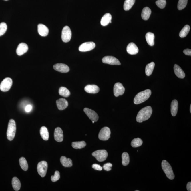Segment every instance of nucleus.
Returning a JSON list of instances; mask_svg holds the SVG:
<instances>
[{"mask_svg":"<svg viewBox=\"0 0 191 191\" xmlns=\"http://www.w3.org/2000/svg\"><path fill=\"white\" fill-rule=\"evenodd\" d=\"M153 110L151 107L148 106L144 107L138 112L136 117L137 121L141 123L148 120L151 116Z\"/></svg>","mask_w":191,"mask_h":191,"instance_id":"f257e3e1","label":"nucleus"},{"mask_svg":"<svg viewBox=\"0 0 191 191\" xmlns=\"http://www.w3.org/2000/svg\"><path fill=\"white\" fill-rule=\"evenodd\" d=\"M151 93V91L149 89L139 92L134 98V104H138L145 102L150 98Z\"/></svg>","mask_w":191,"mask_h":191,"instance_id":"f03ea898","label":"nucleus"},{"mask_svg":"<svg viewBox=\"0 0 191 191\" xmlns=\"http://www.w3.org/2000/svg\"><path fill=\"white\" fill-rule=\"evenodd\" d=\"M16 132L15 122L13 119H10L9 122L7 131V137L10 141L14 139Z\"/></svg>","mask_w":191,"mask_h":191,"instance_id":"7ed1b4c3","label":"nucleus"},{"mask_svg":"<svg viewBox=\"0 0 191 191\" xmlns=\"http://www.w3.org/2000/svg\"><path fill=\"white\" fill-rule=\"evenodd\" d=\"M162 170L168 178L172 180L174 178V174L170 164L166 160H163L162 163Z\"/></svg>","mask_w":191,"mask_h":191,"instance_id":"20e7f679","label":"nucleus"},{"mask_svg":"<svg viewBox=\"0 0 191 191\" xmlns=\"http://www.w3.org/2000/svg\"><path fill=\"white\" fill-rule=\"evenodd\" d=\"M92 155L96 158L98 162H102L106 159L108 153L105 150H99L96 151L92 153Z\"/></svg>","mask_w":191,"mask_h":191,"instance_id":"39448f33","label":"nucleus"},{"mask_svg":"<svg viewBox=\"0 0 191 191\" xmlns=\"http://www.w3.org/2000/svg\"><path fill=\"white\" fill-rule=\"evenodd\" d=\"M13 84V80L9 77L4 79L0 84V89L3 92H7L10 90Z\"/></svg>","mask_w":191,"mask_h":191,"instance_id":"423d86ee","label":"nucleus"},{"mask_svg":"<svg viewBox=\"0 0 191 191\" xmlns=\"http://www.w3.org/2000/svg\"><path fill=\"white\" fill-rule=\"evenodd\" d=\"M48 164L45 161H41L37 165V170L39 174L42 177H44L46 176L47 169Z\"/></svg>","mask_w":191,"mask_h":191,"instance_id":"0eeeda50","label":"nucleus"},{"mask_svg":"<svg viewBox=\"0 0 191 191\" xmlns=\"http://www.w3.org/2000/svg\"><path fill=\"white\" fill-rule=\"evenodd\" d=\"M110 129L107 127H104L100 131L98 134V138L102 141H107L110 138Z\"/></svg>","mask_w":191,"mask_h":191,"instance_id":"6e6552de","label":"nucleus"},{"mask_svg":"<svg viewBox=\"0 0 191 191\" xmlns=\"http://www.w3.org/2000/svg\"><path fill=\"white\" fill-rule=\"evenodd\" d=\"M71 32L70 28L68 26L64 27L62 29L61 38L63 41L67 43L71 40Z\"/></svg>","mask_w":191,"mask_h":191,"instance_id":"1a4fd4ad","label":"nucleus"},{"mask_svg":"<svg viewBox=\"0 0 191 191\" xmlns=\"http://www.w3.org/2000/svg\"><path fill=\"white\" fill-rule=\"evenodd\" d=\"M96 44L93 42H88L83 43L79 48V50L81 52H87L92 50L94 49Z\"/></svg>","mask_w":191,"mask_h":191,"instance_id":"9d476101","label":"nucleus"},{"mask_svg":"<svg viewBox=\"0 0 191 191\" xmlns=\"http://www.w3.org/2000/svg\"><path fill=\"white\" fill-rule=\"evenodd\" d=\"M104 63L110 65H120L121 63L118 59L112 56H106L102 59Z\"/></svg>","mask_w":191,"mask_h":191,"instance_id":"9b49d317","label":"nucleus"},{"mask_svg":"<svg viewBox=\"0 0 191 191\" xmlns=\"http://www.w3.org/2000/svg\"><path fill=\"white\" fill-rule=\"evenodd\" d=\"M125 88L122 83H116L114 86V94L115 96L118 97L120 95H122L124 93Z\"/></svg>","mask_w":191,"mask_h":191,"instance_id":"f8f14e48","label":"nucleus"},{"mask_svg":"<svg viewBox=\"0 0 191 191\" xmlns=\"http://www.w3.org/2000/svg\"><path fill=\"white\" fill-rule=\"evenodd\" d=\"M83 111L92 121L96 122L98 120L99 116L94 110L88 108H85L83 109Z\"/></svg>","mask_w":191,"mask_h":191,"instance_id":"ddd939ff","label":"nucleus"},{"mask_svg":"<svg viewBox=\"0 0 191 191\" xmlns=\"http://www.w3.org/2000/svg\"><path fill=\"white\" fill-rule=\"evenodd\" d=\"M53 68L56 71L61 73H66L69 71L68 65L63 63H57L53 65Z\"/></svg>","mask_w":191,"mask_h":191,"instance_id":"4468645a","label":"nucleus"},{"mask_svg":"<svg viewBox=\"0 0 191 191\" xmlns=\"http://www.w3.org/2000/svg\"><path fill=\"white\" fill-rule=\"evenodd\" d=\"M54 136L55 140L58 142H62L63 141V132L60 128L57 127L55 129Z\"/></svg>","mask_w":191,"mask_h":191,"instance_id":"2eb2a0df","label":"nucleus"},{"mask_svg":"<svg viewBox=\"0 0 191 191\" xmlns=\"http://www.w3.org/2000/svg\"><path fill=\"white\" fill-rule=\"evenodd\" d=\"M28 49L27 44L25 43H21L16 49V53L19 56H21L28 51Z\"/></svg>","mask_w":191,"mask_h":191,"instance_id":"dca6fc26","label":"nucleus"},{"mask_svg":"<svg viewBox=\"0 0 191 191\" xmlns=\"http://www.w3.org/2000/svg\"><path fill=\"white\" fill-rule=\"evenodd\" d=\"M127 51L129 54L134 55L138 53L139 50L136 45L133 43H131L127 47Z\"/></svg>","mask_w":191,"mask_h":191,"instance_id":"f3484780","label":"nucleus"},{"mask_svg":"<svg viewBox=\"0 0 191 191\" xmlns=\"http://www.w3.org/2000/svg\"><path fill=\"white\" fill-rule=\"evenodd\" d=\"M56 104L59 110H62L65 109L68 106V101L65 98H61L56 101Z\"/></svg>","mask_w":191,"mask_h":191,"instance_id":"a211bd4d","label":"nucleus"},{"mask_svg":"<svg viewBox=\"0 0 191 191\" xmlns=\"http://www.w3.org/2000/svg\"><path fill=\"white\" fill-rule=\"evenodd\" d=\"M84 89L86 92L89 93H97L100 91L99 87L95 85H87L85 87Z\"/></svg>","mask_w":191,"mask_h":191,"instance_id":"6ab92c4d","label":"nucleus"},{"mask_svg":"<svg viewBox=\"0 0 191 191\" xmlns=\"http://www.w3.org/2000/svg\"><path fill=\"white\" fill-rule=\"evenodd\" d=\"M38 33L42 37H46L49 33L48 28L45 25L39 24L38 25Z\"/></svg>","mask_w":191,"mask_h":191,"instance_id":"aec40b11","label":"nucleus"},{"mask_svg":"<svg viewBox=\"0 0 191 191\" xmlns=\"http://www.w3.org/2000/svg\"><path fill=\"white\" fill-rule=\"evenodd\" d=\"M174 73L179 78L183 79L185 77V74L184 71L178 65L175 64L174 66Z\"/></svg>","mask_w":191,"mask_h":191,"instance_id":"412c9836","label":"nucleus"},{"mask_svg":"<svg viewBox=\"0 0 191 191\" xmlns=\"http://www.w3.org/2000/svg\"><path fill=\"white\" fill-rule=\"evenodd\" d=\"M172 115L174 116L176 115L178 108V104L177 100H174L172 101L171 106Z\"/></svg>","mask_w":191,"mask_h":191,"instance_id":"4be33fe9","label":"nucleus"},{"mask_svg":"<svg viewBox=\"0 0 191 191\" xmlns=\"http://www.w3.org/2000/svg\"><path fill=\"white\" fill-rule=\"evenodd\" d=\"M112 20L111 15L110 13H107L103 16L101 21V25L103 26H107L111 21Z\"/></svg>","mask_w":191,"mask_h":191,"instance_id":"5701e85b","label":"nucleus"},{"mask_svg":"<svg viewBox=\"0 0 191 191\" xmlns=\"http://www.w3.org/2000/svg\"><path fill=\"white\" fill-rule=\"evenodd\" d=\"M151 14V10L148 7H145L143 9L142 12V18L143 20H147L150 18Z\"/></svg>","mask_w":191,"mask_h":191,"instance_id":"b1692460","label":"nucleus"},{"mask_svg":"<svg viewBox=\"0 0 191 191\" xmlns=\"http://www.w3.org/2000/svg\"><path fill=\"white\" fill-rule=\"evenodd\" d=\"M60 162L62 165L65 167H71L72 166V161L69 158H67L65 156H62L60 158Z\"/></svg>","mask_w":191,"mask_h":191,"instance_id":"393cba45","label":"nucleus"},{"mask_svg":"<svg viewBox=\"0 0 191 191\" xmlns=\"http://www.w3.org/2000/svg\"><path fill=\"white\" fill-rule=\"evenodd\" d=\"M154 34L151 32H148L146 34V39L148 44L150 46H153L154 45Z\"/></svg>","mask_w":191,"mask_h":191,"instance_id":"a878e982","label":"nucleus"},{"mask_svg":"<svg viewBox=\"0 0 191 191\" xmlns=\"http://www.w3.org/2000/svg\"><path fill=\"white\" fill-rule=\"evenodd\" d=\"M40 134L42 138L45 141H47L49 138V133L47 128L45 126H43L40 129Z\"/></svg>","mask_w":191,"mask_h":191,"instance_id":"bb28decb","label":"nucleus"},{"mask_svg":"<svg viewBox=\"0 0 191 191\" xmlns=\"http://www.w3.org/2000/svg\"><path fill=\"white\" fill-rule=\"evenodd\" d=\"M12 184L14 190L15 191H19L20 190L21 184L20 180L16 177H14L12 179Z\"/></svg>","mask_w":191,"mask_h":191,"instance_id":"cd10ccee","label":"nucleus"},{"mask_svg":"<svg viewBox=\"0 0 191 191\" xmlns=\"http://www.w3.org/2000/svg\"><path fill=\"white\" fill-rule=\"evenodd\" d=\"M155 67V63L154 62H151L146 65L145 72L146 75L150 76L152 73Z\"/></svg>","mask_w":191,"mask_h":191,"instance_id":"c85d7f7f","label":"nucleus"},{"mask_svg":"<svg viewBox=\"0 0 191 191\" xmlns=\"http://www.w3.org/2000/svg\"><path fill=\"white\" fill-rule=\"evenodd\" d=\"M135 0H125L124 4V9L125 11H128L132 8L135 4Z\"/></svg>","mask_w":191,"mask_h":191,"instance_id":"c756f323","label":"nucleus"},{"mask_svg":"<svg viewBox=\"0 0 191 191\" xmlns=\"http://www.w3.org/2000/svg\"><path fill=\"white\" fill-rule=\"evenodd\" d=\"M190 29V27L188 25H186L181 30L179 34V36L182 38H184L188 34Z\"/></svg>","mask_w":191,"mask_h":191,"instance_id":"7c9ffc66","label":"nucleus"},{"mask_svg":"<svg viewBox=\"0 0 191 191\" xmlns=\"http://www.w3.org/2000/svg\"><path fill=\"white\" fill-rule=\"evenodd\" d=\"M86 143L84 141L74 142L72 143V146L75 149H81L83 148L86 146Z\"/></svg>","mask_w":191,"mask_h":191,"instance_id":"2f4dec72","label":"nucleus"},{"mask_svg":"<svg viewBox=\"0 0 191 191\" xmlns=\"http://www.w3.org/2000/svg\"><path fill=\"white\" fill-rule=\"evenodd\" d=\"M19 164L21 168L23 170L25 171H27L28 169V164L27 162L24 157L21 158L19 159Z\"/></svg>","mask_w":191,"mask_h":191,"instance_id":"473e14b6","label":"nucleus"},{"mask_svg":"<svg viewBox=\"0 0 191 191\" xmlns=\"http://www.w3.org/2000/svg\"><path fill=\"white\" fill-rule=\"evenodd\" d=\"M59 95L64 97H68L71 95L69 90L65 87H61L59 89Z\"/></svg>","mask_w":191,"mask_h":191,"instance_id":"72a5a7b5","label":"nucleus"},{"mask_svg":"<svg viewBox=\"0 0 191 191\" xmlns=\"http://www.w3.org/2000/svg\"><path fill=\"white\" fill-rule=\"evenodd\" d=\"M122 163L124 166H126L129 164L130 157L129 154L126 152H124L122 155Z\"/></svg>","mask_w":191,"mask_h":191,"instance_id":"f704fd0d","label":"nucleus"},{"mask_svg":"<svg viewBox=\"0 0 191 191\" xmlns=\"http://www.w3.org/2000/svg\"><path fill=\"white\" fill-rule=\"evenodd\" d=\"M142 140L141 138H137L134 139L131 142V146L134 148L138 147L142 145Z\"/></svg>","mask_w":191,"mask_h":191,"instance_id":"c9c22d12","label":"nucleus"},{"mask_svg":"<svg viewBox=\"0 0 191 191\" xmlns=\"http://www.w3.org/2000/svg\"><path fill=\"white\" fill-rule=\"evenodd\" d=\"M188 0H179L178 4V9L179 10L184 9L187 5Z\"/></svg>","mask_w":191,"mask_h":191,"instance_id":"e433bc0d","label":"nucleus"},{"mask_svg":"<svg viewBox=\"0 0 191 191\" xmlns=\"http://www.w3.org/2000/svg\"><path fill=\"white\" fill-rule=\"evenodd\" d=\"M7 29V26L5 22H2L0 23V36L5 33Z\"/></svg>","mask_w":191,"mask_h":191,"instance_id":"4c0bfd02","label":"nucleus"},{"mask_svg":"<svg viewBox=\"0 0 191 191\" xmlns=\"http://www.w3.org/2000/svg\"><path fill=\"white\" fill-rule=\"evenodd\" d=\"M156 3L160 8L163 9L166 5V0H158L156 1Z\"/></svg>","mask_w":191,"mask_h":191,"instance_id":"58836bf2","label":"nucleus"},{"mask_svg":"<svg viewBox=\"0 0 191 191\" xmlns=\"http://www.w3.org/2000/svg\"><path fill=\"white\" fill-rule=\"evenodd\" d=\"M60 174H59V172L56 171L55 172L54 175L51 176V181L53 182L57 181L60 178Z\"/></svg>","mask_w":191,"mask_h":191,"instance_id":"ea45409f","label":"nucleus"},{"mask_svg":"<svg viewBox=\"0 0 191 191\" xmlns=\"http://www.w3.org/2000/svg\"><path fill=\"white\" fill-rule=\"evenodd\" d=\"M112 167V164L110 163H107L104 164L103 167L105 170L110 171L111 170Z\"/></svg>","mask_w":191,"mask_h":191,"instance_id":"a19ab883","label":"nucleus"},{"mask_svg":"<svg viewBox=\"0 0 191 191\" xmlns=\"http://www.w3.org/2000/svg\"><path fill=\"white\" fill-rule=\"evenodd\" d=\"M92 168L96 170L101 171L102 170V167L100 165H98V164H93L92 165Z\"/></svg>","mask_w":191,"mask_h":191,"instance_id":"79ce46f5","label":"nucleus"},{"mask_svg":"<svg viewBox=\"0 0 191 191\" xmlns=\"http://www.w3.org/2000/svg\"><path fill=\"white\" fill-rule=\"evenodd\" d=\"M183 53L186 55H188V56H191V49H185L184 51H183Z\"/></svg>","mask_w":191,"mask_h":191,"instance_id":"37998d69","label":"nucleus"},{"mask_svg":"<svg viewBox=\"0 0 191 191\" xmlns=\"http://www.w3.org/2000/svg\"><path fill=\"white\" fill-rule=\"evenodd\" d=\"M32 106L31 105H28L26 106L25 108V110L26 112H29L32 110Z\"/></svg>","mask_w":191,"mask_h":191,"instance_id":"c03bdc74","label":"nucleus"},{"mask_svg":"<svg viewBox=\"0 0 191 191\" xmlns=\"http://www.w3.org/2000/svg\"><path fill=\"white\" fill-rule=\"evenodd\" d=\"M186 189L188 191H191V182H189L186 186Z\"/></svg>","mask_w":191,"mask_h":191,"instance_id":"a18cd8bd","label":"nucleus"},{"mask_svg":"<svg viewBox=\"0 0 191 191\" xmlns=\"http://www.w3.org/2000/svg\"><path fill=\"white\" fill-rule=\"evenodd\" d=\"M190 112L191 113V105H190Z\"/></svg>","mask_w":191,"mask_h":191,"instance_id":"49530a36","label":"nucleus"},{"mask_svg":"<svg viewBox=\"0 0 191 191\" xmlns=\"http://www.w3.org/2000/svg\"><path fill=\"white\" fill-rule=\"evenodd\" d=\"M92 123H94L95 122L94 121H92Z\"/></svg>","mask_w":191,"mask_h":191,"instance_id":"de8ad7c7","label":"nucleus"},{"mask_svg":"<svg viewBox=\"0 0 191 191\" xmlns=\"http://www.w3.org/2000/svg\"><path fill=\"white\" fill-rule=\"evenodd\" d=\"M135 191H139V190H135Z\"/></svg>","mask_w":191,"mask_h":191,"instance_id":"09e8293b","label":"nucleus"},{"mask_svg":"<svg viewBox=\"0 0 191 191\" xmlns=\"http://www.w3.org/2000/svg\"><path fill=\"white\" fill-rule=\"evenodd\" d=\"M5 1H7V0H5Z\"/></svg>","mask_w":191,"mask_h":191,"instance_id":"8fccbe9b","label":"nucleus"}]
</instances>
